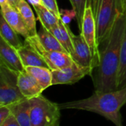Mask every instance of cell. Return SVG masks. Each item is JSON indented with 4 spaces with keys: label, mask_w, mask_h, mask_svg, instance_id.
Listing matches in <instances>:
<instances>
[{
    "label": "cell",
    "mask_w": 126,
    "mask_h": 126,
    "mask_svg": "<svg viewBox=\"0 0 126 126\" xmlns=\"http://www.w3.org/2000/svg\"><path fill=\"white\" fill-rule=\"evenodd\" d=\"M31 126H55L59 123L60 108L58 104L52 102L39 95L30 99Z\"/></svg>",
    "instance_id": "cell-4"
},
{
    "label": "cell",
    "mask_w": 126,
    "mask_h": 126,
    "mask_svg": "<svg viewBox=\"0 0 126 126\" xmlns=\"http://www.w3.org/2000/svg\"><path fill=\"white\" fill-rule=\"evenodd\" d=\"M126 104V87L109 92L94 91L89 98L58 104L60 109H77L97 113L111 121L116 126H123L120 109Z\"/></svg>",
    "instance_id": "cell-2"
},
{
    "label": "cell",
    "mask_w": 126,
    "mask_h": 126,
    "mask_svg": "<svg viewBox=\"0 0 126 126\" xmlns=\"http://www.w3.org/2000/svg\"><path fill=\"white\" fill-rule=\"evenodd\" d=\"M10 5L8 0H0V7H1V9L2 8H4L7 6Z\"/></svg>",
    "instance_id": "cell-28"
},
{
    "label": "cell",
    "mask_w": 126,
    "mask_h": 126,
    "mask_svg": "<svg viewBox=\"0 0 126 126\" xmlns=\"http://www.w3.org/2000/svg\"><path fill=\"white\" fill-rule=\"evenodd\" d=\"M17 51L24 68L27 66H33L49 68V66L44 58L27 41L24 40V45L18 48Z\"/></svg>",
    "instance_id": "cell-13"
},
{
    "label": "cell",
    "mask_w": 126,
    "mask_h": 126,
    "mask_svg": "<svg viewBox=\"0 0 126 126\" xmlns=\"http://www.w3.org/2000/svg\"><path fill=\"white\" fill-rule=\"evenodd\" d=\"M25 40L38 50V52L46 61L49 68L51 71L63 68L74 62L71 56L67 53L45 49L39 42L37 35L35 36H30L25 39Z\"/></svg>",
    "instance_id": "cell-7"
},
{
    "label": "cell",
    "mask_w": 126,
    "mask_h": 126,
    "mask_svg": "<svg viewBox=\"0 0 126 126\" xmlns=\"http://www.w3.org/2000/svg\"><path fill=\"white\" fill-rule=\"evenodd\" d=\"M92 69L82 67L74 62L67 67L52 71V85L75 84L87 75L92 76Z\"/></svg>",
    "instance_id": "cell-8"
},
{
    "label": "cell",
    "mask_w": 126,
    "mask_h": 126,
    "mask_svg": "<svg viewBox=\"0 0 126 126\" xmlns=\"http://www.w3.org/2000/svg\"><path fill=\"white\" fill-rule=\"evenodd\" d=\"M70 35L73 45V52L71 55L73 61L82 67L89 68L94 71L95 68L94 59L90 48L83 36L80 33V35H75L72 30Z\"/></svg>",
    "instance_id": "cell-9"
},
{
    "label": "cell",
    "mask_w": 126,
    "mask_h": 126,
    "mask_svg": "<svg viewBox=\"0 0 126 126\" xmlns=\"http://www.w3.org/2000/svg\"><path fill=\"white\" fill-rule=\"evenodd\" d=\"M119 1H120V10L126 14V0H119Z\"/></svg>",
    "instance_id": "cell-26"
},
{
    "label": "cell",
    "mask_w": 126,
    "mask_h": 126,
    "mask_svg": "<svg viewBox=\"0 0 126 126\" xmlns=\"http://www.w3.org/2000/svg\"><path fill=\"white\" fill-rule=\"evenodd\" d=\"M41 4L52 12L58 19H61V11L58 8L57 0H40Z\"/></svg>",
    "instance_id": "cell-22"
},
{
    "label": "cell",
    "mask_w": 126,
    "mask_h": 126,
    "mask_svg": "<svg viewBox=\"0 0 126 126\" xmlns=\"http://www.w3.org/2000/svg\"><path fill=\"white\" fill-rule=\"evenodd\" d=\"M18 74L0 62V106H9L27 99L19 89Z\"/></svg>",
    "instance_id": "cell-5"
},
{
    "label": "cell",
    "mask_w": 126,
    "mask_h": 126,
    "mask_svg": "<svg viewBox=\"0 0 126 126\" xmlns=\"http://www.w3.org/2000/svg\"><path fill=\"white\" fill-rule=\"evenodd\" d=\"M11 114L10 109L8 106H0V124L2 123Z\"/></svg>",
    "instance_id": "cell-25"
},
{
    "label": "cell",
    "mask_w": 126,
    "mask_h": 126,
    "mask_svg": "<svg viewBox=\"0 0 126 126\" xmlns=\"http://www.w3.org/2000/svg\"><path fill=\"white\" fill-rule=\"evenodd\" d=\"M18 33L7 22L4 18L1 15L0 36L17 50L24 45V43L21 41L20 38L18 37Z\"/></svg>",
    "instance_id": "cell-17"
},
{
    "label": "cell",
    "mask_w": 126,
    "mask_h": 126,
    "mask_svg": "<svg viewBox=\"0 0 126 126\" xmlns=\"http://www.w3.org/2000/svg\"><path fill=\"white\" fill-rule=\"evenodd\" d=\"M18 85L21 94L27 99H32L41 95L44 91L36 79L25 69L18 72Z\"/></svg>",
    "instance_id": "cell-11"
},
{
    "label": "cell",
    "mask_w": 126,
    "mask_h": 126,
    "mask_svg": "<svg viewBox=\"0 0 126 126\" xmlns=\"http://www.w3.org/2000/svg\"><path fill=\"white\" fill-rule=\"evenodd\" d=\"M21 1V0H8V1H9L10 4L12 7H13L16 8V9H17V7H18V4H20Z\"/></svg>",
    "instance_id": "cell-27"
},
{
    "label": "cell",
    "mask_w": 126,
    "mask_h": 126,
    "mask_svg": "<svg viewBox=\"0 0 126 126\" xmlns=\"http://www.w3.org/2000/svg\"><path fill=\"white\" fill-rule=\"evenodd\" d=\"M61 19L63 23L69 25L73 18H76V13L72 9V10H61Z\"/></svg>",
    "instance_id": "cell-23"
},
{
    "label": "cell",
    "mask_w": 126,
    "mask_h": 126,
    "mask_svg": "<svg viewBox=\"0 0 126 126\" xmlns=\"http://www.w3.org/2000/svg\"><path fill=\"white\" fill-rule=\"evenodd\" d=\"M80 34L83 36V39L90 48L96 68L100 62V50L97 40V27L92 7L91 4L85 9Z\"/></svg>",
    "instance_id": "cell-6"
},
{
    "label": "cell",
    "mask_w": 126,
    "mask_h": 126,
    "mask_svg": "<svg viewBox=\"0 0 126 126\" xmlns=\"http://www.w3.org/2000/svg\"><path fill=\"white\" fill-rule=\"evenodd\" d=\"M97 27V40L100 48L109 36L118 12L119 0H90Z\"/></svg>",
    "instance_id": "cell-3"
},
{
    "label": "cell",
    "mask_w": 126,
    "mask_h": 126,
    "mask_svg": "<svg viewBox=\"0 0 126 126\" xmlns=\"http://www.w3.org/2000/svg\"><path fill=\"white\" fill-rule=\"evenodd\" d=\"M72 9L75 10L76 13V19L78 22V27L80 30L82 28V23H83V19L84 15L85 9L91 4L90 0H69Z\"/></svg>",
    "instance_id": "cell-21"
},
{
    "label": "cell",
    "mask_w": 126,
    "mask_h": 126,
    "mask_svg": "<svg viewBox=\"0 0 126 126\" xmlns=\"http://www.w3.org/2000/svg\"><path fill=\"white\" fill-rule=\"evenodd\" d=\"M32 4L38 19L43 27L47 28L48 30H50L54 26L58 25L59 19L45 6L41 3H34Z\"/></svg>",
    "instance_id": "cell-16"
},
{
    "label": "cell",
    "mask_w": 126,
    "mask_h": 126,
    "mask_svg": "<svg viewBox=\"0 0 126 126\" xmlns=\"http://www.w3.org/2000/svg\"><path fill=\"white\" fill-rule=\"evenodd\" d=\"M37 37L41 44L42 45V46L45 49L67 53L66 50L64 48L62 44L58 40V39L49 30H48L42 25L37 33Z\"/></svg>",
    "instance_id": "cell-15"
},
{
    "label": "cell",
    "mask_w": 126,
    "mask_h": 126,
    "mask_svg": "<svg viewBox=\"0 0 126 126\" xmlns=\"http://www.w3.org/2000/svg\"><path fill=\"white\" fill-rule=\"evenodd\" d=\"M0 62L4 64L9 68L21 72L24 70L17 49L11 46L0 36Z\"/></svg>",
    "instance_id": "cell-10"
},
{
    "label": "cell",
    "mask_w": 126,
    "mask_h": 126,
    "mask_svg": "<svg viewBox=\"0 0 126 126\" xmlns=\"http://www.w3.org/2000/svg\"><path fill=\"white\" fill-rule=\"evenodd\" d=\"M30 2L32 4H34V3H41L40 0H30Z\"/></svg>",
    "instance_id": "cell-29"
},
{
    "label": "cell",
    "mask_w": 126,
    "mask_h": 126,
    "mask_svg": "<svg viewBox=\"0 0 126 126\" xmlns=\"http://www.w3.org/2000/svg\"><path fill=\"white\" fill-rule=\"evenodd\" d=\"M126 87V28L120 51V65L117 74V90Z\"/></svg>",
    "instance_id": "cell-20"
},
{
    "label": "cell",
    "mask_w": 126,
    "mask_h": 126,
    "mask_svg": "<svg viewBox=\"0 0 126 126\" xmlns=\"http://www.w3.org/2000/svg\"><path fill=\"white\" fill-rule=\"evenodd\" d=\"M60 126V123H58V124H57V125H56V126Z\"/></svg>",
    "instance_id": "cell-30"
},
{
    "label": "cell",
    "mask_w": 126,
    "mask_h": 126,
    "mask_svg": "<svg viewBox=\"0 0 126 126\" xmlns=\"http://www.w3.org/2000/svg\"><path fill=\"white\" fill-rule=\"evenodd\" d=\"M30 31V36H35L38 32L36 30V21L32 8L26 0H21L17 7Z\"/></svg>",
    "instance_id": "cell-19"
},
{
    "label": "cell",
    "mask_w": 126,
    "mask_h": 126,
    "mask_svg": "<svg viewBox=\"0 0 126 126\" xmlns=\"http://www.w3.org/2000/svg\"><path fill=\"white\" fill-rule=\"evenodd\" d=\"M1 15L18 34L21 35L25 39L30 36L27 26L18 9L9 5L1 9Z\"/></svg>",
    "instance_id": "cell-12"
},
{
    "label": "cell",
    "mask_w": 126,
    "mask_h": 126,
    "mask_svg": "<svg viewBox=\"0 0 126 126\" xmlns=\"http://www.w3.org/2000/svg\"><path fill=\"white\" fill-rule=\"evenodd\" d=\"M126 28V14L120 10L109 38L100 48V59L93 71L95 91L109 92L117 90V74L123 40Z\"/></svg>",
    "instance_id": "cell-1"
},
{
    "label": "cell",
    "mask_w": 126,
    "mask_h": 126,
    "mask_svg": "<svg viewBox=\"0 0 126 126\" xmlns=\"http://www.w3.org/2000/svg\"><path fill=\"white\" fill-rule=\"evenodd\" d=\"M24 69L36 79L44 90L52 85V71L49 68L44 67L27 66L25 67Z\"/></svg>",
    "instance_id": "cell-18"
},
{
    "label": "cell",
    "mask_w": 126,
    "mask_h": 126,
    "mask_svg": "<svg viewBox=\"0 0 126 126\" xmlns=\"http://www.w3.org/2000/svg\"><path fill=\"white\" fill-rule=\"evenodd\" d=\"M11 113L15 116L21 126H31L30 99H25L8 106Z\"/></svg>",
    "instance_id": "cell-14"
},
{
    "label": "cell",
    "mask_w": 126,
    "mask_h": 126,
    "mask_svg": "<svg viewBox=\"0 0 126 126\" xmlns=\"http://www.w3.org/2000/svg\"><path fill=\"white\" fill-rule=\"evenodd\" d=\"M0 126H21L15 116L11 113L10 115L0 124Z\"/></svg>",
    "instance_id": "cell-24"
}]
</instances>
